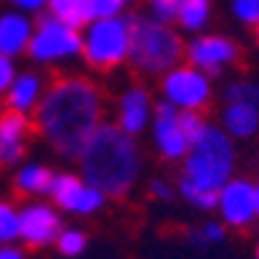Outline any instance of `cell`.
Listing matches in <instances>:
<instances>
[{
	"mask_svg": "<svg viewBox=\"0 0 259 259\" xmlns=\"http://www.w3.org/2000/svg\"><path fill=\"white\" fill-rule=\"evenodd\" d=\"M153 91L148 89L145 83H130L117 94L114 101V124L122 130V133L140 138L145 130L150 127V119H153Z\"/></svg>",
	"mask_w": 259,
	"mask_h": 259,
	"instance_id": "cell-13",
	"label": "cell"
},
{
	"mask_svg": "<svg viewBox=\"0 0 259 259\" xmlns=\"http://www.w3.org/2000/svg\"><path fill=\"white\" fill-rule=\"evenodd\" d=\"M221 127L233 140H249L259 133V106L246 101H226L221 109Z\"/></svg>",
	"mask_w": 259,
	"mask_h": 259,
	"instance_id": "cell-17",
	"label": "cell"
},
{
	"mask_svg": "<svg viewBox=\"0 0 259 259\" xmlns=\"http://www.w3.org/2000/svg\"><path fill=\"white\" fill-rule=\"evenodd\" d=\"M179 163L177 197L200 212L215 210L218 192L236 177V140L221 124L207 122Z\"/></svg>",
	"mask_w": 259,
	"mask_h": 259,
	"instance_id": "cell-3",
	"label": "cell"
},
{
	"mask_svg": "<svg viewBox=\"0 0 259 259\" xmlns=\"http://www.w3.org/2000/svg\"><path fill=\"white\" fill-rule=\"evenodd\" d=\"M55 171L47 163H24L13 174V192L18 197H41L50 192Z\"/></svg>",
	"mask_w": 259,
	"mask_h": 259,
	"instance_id": "cell-18",
	"label": "cell"
},
{
	"mask_svg": "<svg viewBox=\"0 0 259 259\" xmlns=\"http://www.w3.org/2000/svg\"><path fill=\"white\" fill-rule=\"evenodd\" d=\"M218 218L226 223V228L246 231L256 223V200H254V182L246 177H233L223 184L218 192Z\"/></svg>",
	"mask_w": 259,
	"mask_h": 259,
	"instance_id": "cell-12",
	"label": "cell"
},
{
	"mask_svg": "<svg viewBox=\"0 0 259 259\" xmlns=\"http://www.w3.org/2000/svg\"><path fill=\"white\" fill-rule=\"evenodd\" d=\"M31 122L34 133L57 156L75 161L99 124L106 122V96L91 75L57 73L47 80Z\"/></svg>",
	"mask_w": 259,
	"mask_h": 259,
	"instance_id": "cell-1",
	"label": "cell"
},
{
	"mask_svg": "<svg viewBox=\"0 0 259 259\" xmlns=\"http://www.w3.org/2000/svg\"><path fill=\"white\" fill-rule=\"evenodd\" d=\"M223 101H246V104H256L259 106V83L249 80V78L231 80L223 89Z\"/></svg>",
	"mask_w": 259,
	"mask_h": 259,
	"instance_id": "cell-22",
	"label": "cell"
},
{
	"mask_svg": "<svg viewBox=\"0 0 259 259\" xmlns=\"http://www.w3.org/2000/svg\"><path fill=\"white\" fill-rule=\"evenodd\" d=\"M0 259H29V254L16 244H0Z\"/></svg>",
	"mask_w": 259,
	"mask_h": 259,
	"instance_id": "cell-32",
	"label": "cell"
},
{
	"mask_svg": "<svg viewBox=\"0 0 259 259\" xmlns=\"http://www.w3.org/2000/svg\"><path fill=\"white\" fill-rule=\"evenodd\" d=\"M241 57L239 45L223 34H194L184 45V60L194 65L197 70L207 73L210 78H218L226 70H231Z\"/></svg>",
	"mask_w": 259,
	"mask_h": 259,
	"instance_id": "cell-9",
	"label": "cell"
},
{
	"mask_svg": "<svg viewBox=\"0 0 259 259\" xmlns=\"http://www.w3.org/2000/svg\"><path fill=\"white\" fill-rule=\"evenodd\" d=\"M34 133V122L29 114H18L6 109L0 117V168L18 166L26 156L29 138Z\"/></svg>",
	"mask_w": 259,
	"mask_h": 259,
	"instance_id": "cell-14",
	"label": "cell"
},
{
	"mask_svg": "<svg viewBox=\"0 0 259 259\" xmlns=\"http://www.w3.org/2000/svg\"><path fill=\"white\" fill-rule=\"evenodd\" d=\"M18 239V207L0 200V244H13Z\"/></svg>",
	"mask_w": 259,
	"mask_h": 259,
	"instance_id": "cell-23",
	"label": "cell"
},
{
	"mask_svg": "<svg viewBox=\"0 0 259 259\" xmlns=\"http://www.w3.org/2000/svg\"><path fill=\"white\" fill-rule=\"evenodd\" d=\"M6 3L16 11H24V13H41V11H47V3L50 0H6Z\"/></svg>",
	"mask_w": 259,
	"mask_h": 259,
	"instance_id": "cell-31",
	"label": "cell"
},
{
	"mask_svg": "<svg viewBox=\"0 0 259 259\" xmlns=\"http://www.w3.org/2000/svg\"><path fill=\"white\" fill-rule=\"evenodd\" d=\"M94 18H109V16H122V11L127 8L122 0H89Z\"/></svg>",
	"mask_w": 259,
	"mask_h": 259,
	"instance_id": "cell-29",
	"label": "cell"
},
{
	"mask_svg": "<svg viewBox=\"0 0 259 259\" xmlns=\"http://www.w3.org/2000/svg\"><path fill=\"white\" fill-rule=\"evenodd\" d=\"M150 145H153L156 156L168 163H179L187 150H189V138L179 122V109L166 101H158L150 119Z\"/></svg>",
	"mask_w": 259,
	"mask_h": 259,
	"instance_id": "cell-11",
	"label": "cell"
},
{
	"mask_svg": "<svg viewBox=\"0 0 259 259\" xmlns=\"http://www.w3.org/2000/svg\"><path fill=\"white\" fill-rule=\"evenodd\" d=\"M231 13L244 26H259V0H231Z\"/></svg>",
	"mask_w": 259,
	"mask_h": 259,
	"instance_id": "cell-25",
	"label": "cell"
},
{
	"mask_svg": "<svg viewBox=\"0 0 259 259\" xmlns=\"http://www.w3.org/2000/svg\"><path fill=\"white\" fill-rule=\"evenodd\" d=\"M179 122H182V127H184L189 143L197 138V135L202 133V127L207 124V119H205L202 112H179Z\"/></svg>",
	"mask_w": 259,
	"mask_h": 259,
	"instance_id": "cell-27",
	"label": "cell"
},
{
	"mask_svg": "<svg viewBox=\"0 0 259 259\" xmlns=\"http://www.w3.org/2000/svg\"><path fill=\"white\" fill-rule=\"evenodd\" d=\"M254 254H256V259H259V239H256V249H254Z\"/></svg>",
	"mask_w": 259,
	"mask_h": 259,
	"instance_id": "cell-36",
	"label": "cell"
},
{
	"mask_svg": "<svg viewBox=\"0 0 259 259\" xmlns=\"http://www.w3.org/2000/svg\"><path fill=\"white\" fill-rule=\"evenodd\" d=\"M212 21V0H177V11H174V24L179 31L187 34H202L207 31Z\"/></svg>",
	"mask_w": 259,
	"mask_h": 259,
	"instance_id": "cell-19",
	"label": "cell"
},
{
	"mask_svg": "<svg viewBox=\"0 0 259 259\" xmlns=\"http://www.w3.org/2000/svg\"><path fill=\"white\" fill-rule=\"evenodd\" d=\"M122 3H124V6H133V3H138V0H122Z\"/></svg>",
	"mask_w": 259,
	"mask_h": 259,
	"instance_id": "cell-35",
	"label": "cell"
},
{
	"mask_svg": "<svg viewBox=\"0 0 259 259\" xmlns=\"http://www.w3.org/2000/svg\"><path fill=\"white\" fill-rule=\"evenodd\" d=\"M148 16H153L166 24H174V11H177V0H145Z\"/></svg>",
	"mask_w": 259,
	"mask_h": 259,
	"instance_id": "cell-26",
	"label": "cell"
},
{
	"mask_svg": "<svg viewBox=\"0 0 259 259\" xmlns=\"http://www.w3.org/2000/svg\"><path fill=\"white\" fill-rule=\"evenodd\" d=\"M158 94L161 101L177 106L179 112H207L215 89L212 78L202 70H197L189 62H179L177 68L166 70L158 78Z\"/></svg>",
	"mask_w": 259,
	"mask_h": 259,
	"instance_id": "cell-7",
	"label": "cell"
},
{
	"mask_svg": "<svg viewBox=\"0 0 259 259\" xmlns=\"http://www.w3.org/2000/svg\"><path fill=\"white\" fill-rule=\"evenodd\" d=\"M226 223L218 218V221H205L200 226V231H192L189 233V239L194 244H200V246H207V244H221L226 239Z\"/></svg>",
	"mask_w": 259,
	"mask_h": 259,
	"instance_id": "cell-24",
	"label": "cell"
},
{
	"mask_svg": "<svg viewBox=\"0 0 259 259\" xmlns=\"http://www.w3.org/2000/svg\"><path fill=\"white\" fill-rule=\"evenodd\" d=\"M3 112H6V104H3V101H0V117H3Z\"/></svg>",
	"mask_w": 259,
	"mask_h": 259,
	"instance_id": "cell-34",
	"label": "cell"
},
{
	"mask_svg": "<svg viewBox=\"0 0 259 259\" xmlns=\"http://www.w3.org/2000/svg\"><path fill=\"white\" fill-rule=\"evenodd\" d=\"M254 200H256V221H259V179L254 182Z\"/></svg>",
	"mask_w": 259,
	"mask_h": 259,
	"instance_id": "cell-33",
	"label": "cell"
},
{
	"mask_svg": "<svg viewBox=\"0 0 259 259\" xmlns=\"http://www.w3.org/2000/svg\"><path fill=\"white\" fill-rule=\"evenodd\" d=\"M85 246H89V236L80 228H62L55 241V249L62 256H80L85 251Z\"/></svg>",
	"mask_w": 259,
	"mask_h": 259,
	"instance_id": "cell-21",
	"label": "cell"
},
{
	"mask_svg": "<svg viewBox=\"0 0 259 259\" xmlns=\"http://www.w3.org/2000/svg\"><path fill=\"white\" fill-rule=\"evenodd\" d=\"M26 55L39 68L68 65L83 55V34L57 21L55 16L45 13L39 21H34V34H31Z\"/></svg>",
	"mask_w": 259,
	"mask_h": 259,
	"instance_id": "cell-6",
	"label": "cell"
},
{
	"mask_svg": "<svg viewBox=\"0 0 259 259\" xmlns=\"http://www.w3.org/2000/svg\"><path fill=\"white\" fill-rule=\"evenodd\" d=\"M184 60V39L179 29L153 16H130L127 65L140 78H161Z\"/></svg>",
	"mask_w": 259,
	"mask_h": 259,
	"instance_id": "cell-4",
	"label": "cell"
},
{
	"mask_svg": "<svg viewBox=\"0 0 259 259\" xmlns=\"http://www.w3.org/2000/svg\"><path fill=\"white\" fill-rule=\"evenodd\" d=\"M31 34H34V21L29 13L16 8L0 11V55H8L13 60L26 55Z\"/></svg>",
	"mask_w": 259,
	"mask_h": 259,
	"instance_id": "cell-16",
	"label": "cell"
},
{
	"mask_svg": "<svg viewBox=\"0 0 259 259\" xmlns=\"http://www.w3.org/2000/svg\"><path fill=\"white\" fill-rule=\"evenodd\" d=\"M62 231V215L52 202L29 200L18 207V239L26 249L55 246Z\"/></svg>",
	"mask_w": 259,
	"mask_h": 259,
	"instance_id": "cell-10",
	"label": "cell"
},
{
	"mask_svg": "<svg viewBox=\"0 0 259 259\" xmlns=\"http://www.w3.org/2000/svg\"><path fill=\"white\" fill-rule=\"evenodd\" d=\"M16 65H13V57L8 55H0V99L6 96V91L11 89V83L16 78Z\"/></svg>",
	"mask_w": 259,
	"mask_h": 259,
	"instance_id": "cell-30",
	"label": "cell"
},
{
	"mask_svg": "<svg viewBox=\"0 0 259 259\" xmlns=\"http://www.w3.org/2000/svg\"><path fill=\"white\" fill-rule=\"evenodd\" d=\"M75 161L78 174L106 200L130 197L145 168L138 138L122 133L114 122H101Z\"/></svg>",
	"mask_w": 259,
	"mask_h": 259,
	"instance_id": "cell-2",
	"label": "cell"
},
{
	"mask_svg": "<svg viewBox=\"0 0 259 259\" xmlns=\"http://www.w3.org/2000/svg\"><path fill=\"white\" fill-rule=\"evenodd\" d=\"M148 194L156 202H171L177 197V184H171L166 179H150L148 182Z\"/></svg>",
	"mask_w": 259,
	"mask_h": 259,
	"instance_id": "cell-28",
	"label": "cell"
},
{
	"mask_svg": "<svg viewBox=\"0 0 259 259\" xmlns=\"http://www.w3.org/2000/svg\"><path fill=\"white\" fill-rule=\"evenodd\" d=\"M47 197L57 210L80 215V218H91L106 205L104 194L94 184L85 182L80 174H73V171H55Z\"/></svg>",
	"mask_w": 259,
	"mask_h": 259,
	"instance_id": "cell-8",
	"label": "cell"
},
{
	"mask_svg": "<svg viewBox=\"0 0 259 259\" xmlns=\"http://www.w3.org/2000/svg\"><path fill=\"white\" fill-rule=\"evenodd\" d=\"M47 13L78 31H83L94 21V11H91L89 0H50Z\"/></svg>",
	"mask_w": 259,
	"mask_h": 259,
	"instance_id": "cell-20",
	"label": "cell"
},
{
	"mask_svg": "<svg viewBox=\"0 0 259 259\" xmlns=\"http://www.w3.org/2000/svg\"><path fill=\"white\" fill-rule=\"evenodd\" d=\"M256 138H259V133H256Z\"/></svg>",
	"mask_w": 259,
	"mask_h": 259,
	"instance_id": "cell-38",
	"label": "cell"
},
{
	"mask_svg": "<svg viewBox=\"0 0 259 259\" xmlns=\"http://www.w3.org/2000/svg\"><path fill=\"white\" fill-rule=\"evenodd\" d=\"M83 62L91 70L112 73L130 55V16L94 18L83 31Z\"/></svg>",
	"mask_w": 259,
	"mask_h": 259,
	"instance_id": "cell-5",
	"label": "cell"
},
{
	"mask_svg": "<svg viewBox=\"0 0 259 259\" xmlns=\"http://www.w3.org/2000/svg\"><path fill=\"white\" fill-rule=\"evenodd\" d=\"M45 89H47V78L41 75L39 70H21V73H16L11 89L3 96L6 109L31 117L34 109L39 106V101H41V96H45Z\"/></svg>",
	"mask_w": 259,
	"mask_h": 259,
	"instance_id": "cell-15",
	"label": "cell"
},
{
	"mask_svg": "<svg viewBox=\"0 0 259 259\" xmlns=\"http://www.w3.org/2000/svg\"><path fill=\"white\" fill-rule=\"evenodd\" d=\"M256 41H259V26H256Z\"/></svg>",
	"mask_w": 259,
	"mask_h": 259,
	"instance_id": "cell-37",
	"label": "cell"
}]
</instances>
